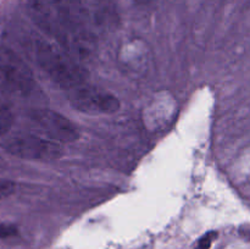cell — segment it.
Wrapping results in <instances>:
<instances>
[{
	"instance_id": "6da1fadb",
	"label": "cell",
	"mask_w": 250,
	"mask_h": 249,
	"mask_svg": "<svg viewBox=\"0 0 250 249\" xmlns=\"http://www.w3.org/2000/svg\"><path fill=\"white\" fill-rule=\"evenodd\" d=\"M32 21L70 55H87L92 49L87 12L82 0H26Z\"/></svg>"
},
{
	"instance_id": "7a4b0ae2",
	"label": "cell",
	"mask_w": 250,
	"mask_h": 249,
	"mask_svg": "<svg viewBox=\"0 0 250 249\" xmlns=\"http://www.w3.org/2000/svg\"><path fill=\"white\" fill-rule=\"evenodd\" d=\"M34 58L42 70L67 93L87 83L85 72L77 65L75 56L61 46L58 48L46 42H36Z\"/></svg>"
},
{
	"instance_id": "3957f363",
	"label": "cell",
	"mask_w": 250,
	"mask_h": 249,
	"mask_svg": "<svg viewBox=\"0 0 250 249\" xmlns=\"http://www.w3.org/2000/svg\"><path fill=\"white\" fill-rule=\"evenodd\" d=\"M36 87L33 73L15 51L0 45V92L27 97Z\"/></svg>"
},
{
	"instance_id": "277c9868",
	"label": "cell",
	"mask_w": 250,
	"mask_h": 249,
	"mask_svg": "<svg viewBox=\"0 0 250 249\" xmlns=\"http://www.w3.org/2000/svg\"><path fill=\"white\" fill-rule=\"evenodd\" d=\"M6 150L12 155L28 160L50 161L62 155L60 144L37 136H17L7 141Z\"/></svg>"
},
{
	"instance_id": "5b68a950",
	"label": "cell",
	"mask_w": 250,
	"mask_h": 249,
	"mask_svg": "<svg viewBox=\"0 0 250 249\" xmlns=\"http://www.w3.org/2000/svg\"><path fill=\"white\" fill-rule=\"evenodd\" d=\"M67 94L72 106L83 112L112 114L120 109V102L115 95L93 87L88 82Z\"/></svg>"
},
{
	"instance_id": "8992f818",
	"label": "cell",
	"mask_w": 250,
	"mask_h": 249,
	"mask_svg": "<svg viewBox=\"0 0 250 249\" xmlns=\"http://www.w3.org/2000/svg\"><path fill=\"white\" fill-rule=\"evenodd\" d=\"M32 120L45 132L51 141L58 143H71L78 139L77 127L63 115L49 109H38L32 111Z\"/></svg>"
},
{
	"instance_id": "52a82bcc",
	"label": "cell",
	"mask_w": 250,
	"mask_h": 249,
	"mask_svg": "<svg viewBox=\"0 0 250 249\" xmlns=\"http://www.w3.org/2000/svg\"><path fill=\"white\" fill-rule=\"evenodd\" d=\"M12 122H14V116H12L11 110L0 98V136L10 131Z\"/></svg>"
},
{
	"instance_id": "ba28073f",
	"label": "cell",
	"mask_w": 250,
	"mask_h": 249,
	"mask_svg": "<svg viewBox=\"0 0 250 249\" xmlns=\"http://www.w3.org/2000/svg\"><path fill=\"white\" fill-rule=\"evenodd\" d=\"M217 238V232L216 231H209L205 234H203L199 239H198L197 244H195L194 249H210L211 248L212 243L215 239Z\"/></svg>"
},
{
	"instance_id": "9c48e42d",
	"label": "cell",
	"mask_w": 250,
	"mask_h": 249,
	"mask_svg": "<svg viewBox=\"0 0 250 249\" xmlns=\"http://www.w3.org/2000/svg\"><path fill=\"white\" fill-rule=\"evenodd\" d=\"M19 233V229L15 225L6 224V222H0V239L10 238Z\"/></svg>"
},
{
	"instance_id": "30bf717a",
	"label": "cell",
	"mask_w": 250,
	"mask_h": 249,
	"mask_svg": "<svg viewBox=\"0 0 250 249\" xmlns=\"http://www.w3.org/2000/svg\"><path fill=\"white\" fill-rule=\"evenodd\" d=\"M15 190V183L12 181L0 178V199L11 195Z\"/></svg>"
}]
</instances>
